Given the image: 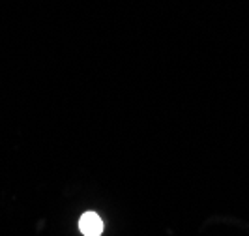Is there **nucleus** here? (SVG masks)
I'll use <instances>...</instances> for the list:
<instances>
[{
	"mask_svg": "<svg viewBox=\"0 0 249 236\" xmlns=\"http://www.w3.org/2000/svg\"><path fill=\"white\" fill-rule=\"evenodd\" d=\"M79 231L83 236H101L103 235V219L96 212H85L79 218Z\"/></svg>",
	"mask_w": 249,
	"mask_h": 236,
	"instance_id": "1",
	"label": "nucleus"
}]
</instances>
